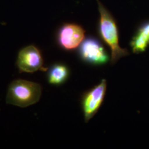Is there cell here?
I'll return each mask as SVG.
<instances>
[{
    "label": "cell",
    "instance_id": "cell-8",
    "mask_svg": "<svg viewBox=\"0 0 149 149\" xmlns=\"http://www.w3.org/2000/svg\"><path fill=\"white\" fill-rule=\"evenodd\" d=\"M69 75L68 68L61 64L54 65L48 73V81L50 84L59 85L63 84L67 79Z\"/></svg>",
    "mask_w": 149,
    "mask_h": 149
},
{
    "label": "cell",
    "instance_id": "cell-7",
    "mask_svg": "<svg viewBox=\"0 0 149 149\" xmlns=\"http://www.w3.org/2000/svg\"><path fill=\"white\" fill-rule=\"evenodd\" d=\"M149 45V22L143 24L133 38L131 47L134 53L144 52Z\"/></svg>",
    "mask_w": 149,
    "mask_h": 149
},
{
    "label": "cell",
    "instance_id": "cell-4",
    "mask_svg": "<svg viewBox=\"0 0 149 149\" xmlns=\"http://www.w3.org/2000/svg\"><path fill=\"white\" fill-rule=\"evenodd\" d=\"M106 81L101 82L85 93L82 99V108L86 122L93 117L103 101L106 91Z\"/></svg>",
    "mask_w": 149,
    "mask_h": 149
},
{
    "label": "cell",
    "instance_id": "cell-6",
    "mask_svg": "<svg viewBox=\"0 0 149 149\" xmlns=\"http://www.w3.org/2000/svg\"><path fill=\"white\" fill-rule=\"evenodd\" d=\"M84 37V29L74 24H65L60 29L58 34L60 44L66 50H72L77 48Z\"/></svg>",
    "mask_w": 149,
    "mask_h": 149
},
{
    "label": "cell",
    "instance_id": "cell-2",
    "mask_svg": "<svg viewBox=\"0 0 149 149\" xmlns=\"http://www.w3.org/2000/svg\"><path fill=\"white\" fill-rule=\"evenodd\" d=\"M39 84L27 80H16L9 86L7 103L16 106L27 107L39 101L42 95Z\"/></svg>",
    "mask_w": 149,
    "mask_h": 149
},
{
    "label": "cell",
    "instance_id": "cell-5",
    "mask_svg": "<svg viewBox=\"0 0 149 149\" xmlns=\"http://www.w3.org/2000/svg\"><path fill=\"white\" fill-rule=\"evenodd\" d=\"M81 57L90 64H106L109 58L101 43L93 38H89L84 41L80 48Z\"/></svg>",
    "mask_w": 149,
    "mask_h": 149
},
{
    "label": "cell",
    "instance_id": "cell-3",
    "mask_svg": "<svg viewBox=\"0 0 149 149\" xmlns=\"http://www.w3.org/2000/svg\"><path fill=\"white\" fill-rule=\"evenodd\" d=\"M17 65L20 71L24 72L32 73L47 70L43 66V58L39 50L33 45L23 48L19 52Z\"/></svg>",
    "mask_w": 149,
    "mask_h": 149
},
{
    "label": "cell",
    "instance_id": "cell-1",
    "mask_svg": "<svg viewBox=\"0 0 149 149\" xmlns=\"http://www.w3.org/2000/svg\"><path fill=\"white\" fill-rule=\"evenodd\" d=\"M97 2L100 13V33L103 40L111 49V61L114 64L119 59L127 55L128 51L119 46L117 26L112 15L98 0Z\"/></svg>",
    "mask_w": 149,
    "mask_h": 149
}]
</instances>
